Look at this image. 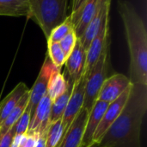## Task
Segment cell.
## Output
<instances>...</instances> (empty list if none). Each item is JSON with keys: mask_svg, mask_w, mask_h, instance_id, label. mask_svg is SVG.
Instances as JSON below:
<instances>
[{"mask_svg": "<svg viewBox=\"0 0 147 147\" xmlns=\"http://www.w3.org/2000/svg\"><path fill=\"white\" fill-rule=\"evenodd\" d=\"M146 112L147 85L132 83L121 114L97 144L103 147H141V126Z\"/></svg>", "mask_w": 147, "mask_h": 147, "instance_id": "6da1fadb", "label": "cell"}, {"mask_svg": "<svg viewBox=\"0 0 147 147\" xmlns=\"http://www.w3.org/2000/svg\"><path fill=\"white\" fill-rule=\"evenodd\" d=\"M130 55V81L147 85V30L142 17L127 0H118Z\"/></svg>", "mask_w": 147, "mask_h": 147, "instance_id": "7a4b0ae2", "label": "cell"}, {"mask_svg": "<svg viewBox=\"0 0 147 147\" xmlns=\"http://www.w3.org/2000/svg\"><path fill=\"white\" fill-rule=\"evenodd\" d=\"M71 0H29V17L41 29L47 40L52 30L70 16Z\"/></svg>", "mask_w": 147, "mask_h": 147, "instance_id": "3957f363", "label": "cell"}, {"mask_svg": "<svg viewBox=\"0 0 147 147\" xmlns=\"http://www.w3.org/2000/svg\"><path fill=\"white\" fill-rule=\"evenodd\" d=\"M109 49L110 48L101 55L86 79L83 108L89 113L96 102L102 86L108 77L107 75L109 72L110 58Z\"/></svg>", "mask_w": 147, "mask_h": 147, "instance_id": "277c9868", "label": "cell"}, {"mask_svg": "<svg viewBox=\"0 0 147 147\" xmlns=\"http://www.w3.org/2000/svg\"><path fill=\"white\" fill-rule=\"evenodd\" d=\"M110 48L109 36V22H107L96 37L93 39L89 48L86 50V61L83 72V75L86 78L101 57V55Z\"/></svg>", "mask_w": 147, "mask_h": 147, "instance_id": "5b68a950", "label": "cell"}, {"mask_svg": "<svg viewBox=\"0 0 147 147\" xmlns=\"http://www.w3.org/2000/svg\"><path fill=\"white\" fill-rule=\"evenodd\" d=\"M56 68H57L54 67V65L52 63L51 60L49 59L48 55H47L46 59L37 76V79L35 80L32 88L29 90V100H28V107H29L31 117L34 113V111L39 102L47 94L49 80L51 78L52 74Z\"/></svg>", "mask_w": 147, "mask_h": 147, "instance_id": "8992f818", "label": "cell"}, {"mask_svg": "<svg viewBox=\"0 0 147 147\" xmlns=\"http://www.w3.org/2000/svg\"><path fill=\"white\" fill-rule=\"evenodd\" d=\"M132 84L113 102L109 103L106 111L104 112L102 118L94 133L93 136V144H97L100 142L102 138L107 133L111 125L115 121V120L121 114L130 94Z\"/></svg>", "mask_w": 147, "mask_h": 147, "instance_id": "52a82bcc", "label": "cell"}, {"mask_svg": "<svg viewBox=\"0 0 147 147\" xmlns=\"http://www.w3.org/2000/svg\"><path fill=\"white\" fill-rule=\"evenodd\" d=\"M86 79L87 78L85 76L82 75L78 81L73 83L72 92L69 98L64 115L61 119L63 126V135L67 132L72 121L78 114L80 110L83 108Z\"/></svg>", "mask_w": 147, "mask_h": 147, "instance_id": "ba28073f", "label": "cell"}, {"mask_svg": "<svg viewBox=\"0 0 147 147\" xmlns=\"http://www.w3.org/2000/svg\"><path fill=\"white\" fill-rule=\"evenodd\" d=\"M132 84L129 77L123 74H115L104 81L97 101L111 103L115 101L130 85Z\"/></svg>", "mask_w": 147, "mask_h": 147, "instance_id": "9c48e42d", "label": "cell"}, {"mask_svg": "<svg viewBox=\"0 0 147 147\" xmlns=\"http://www.w3.org/2000/svg\"><path fill=\"white\" fill-rule=\"evenodd\" d=\"M52 100L47 94L39 102L34 113L30 119L27 133H34L39 136L45 134L49 126V117L52 106Z\"/></svg>", "mask_w": 147, "mask_h": 147, "instance_id": "30bf717a", "label": "cell"}, {"mask_svg": "<svg viewBox=\"0 0 147 147\" xmlns=\"http://www.w3.org/2000/svg\"><path fill=\"white\" fill-rule=\"evenodd\" d=\"M89 113L82 108L56 147H80Z\"/></svg>", "mask_w": 147, "mask_h": 147, "instance_id": "8fae6325", "label": "cell"}, {"mask_svg": "<svg viewBox=\"0 0 147 147\" xmlns=\"http://www.w3.org/2000/svg\"><path fill=\"white\" fill-rule=\"evenodd\" d=\"M100 1L101 0H86L78 11L70 16L78 39L83 36L86 28L94 18L99 8Z\"/></svg>", "mask_w": 147, "mask_h": 147, "instance_id": "7c38bea8", "label": "cell"}, {"mask_svg": "<svg viewBox=\"0 0 147 147\" xmlns=\"http://www.w3.org/2000/svg\"><path fill=\"white\" fill-rule=\"evenodd\" d=\"M85 61L86 50L82 46L79 39H78L73 50L66 58L65 62L67 76L72 82L78 81L83 75Z\"/></svg>", "mask_w": 147, "mask_h": 147, "instance_id": "4fadbf2b", "label": "cell"}, {"mask_svg": "<svg viewBox=\"0 0 147 147\" xmlns=\"http://www.w3.org/2000/svg\"><path fill=\"white\" fill-rule=\"evenodd\" d=\"M108 106H109V103H106L101 101H96L93 108L89 113L80 147H90L91 145H93L94 133Z\"/></svg>", "mask_w": 147, "mask_h": 147, "instance_id": "5bb4252c", "label": "cell"}, {"mask_svg": "<svg viewBox=\"0 0 147 147\" xmlns=\"http://www.w3.org/2000/svg\"><path fill=\"white\" fill-rule=\"evenodd\" d=\"M29 89L25 83H18L13 90L0 102V124L8 117L11 111L15 108L21 98Z\"/></svg>", "mask_w": 147, "mask_h": 147, "instance_id": "9a60e30c", "label": "cell"}, {"mask_svg": "<svg viewBox=\"0 0 147 147\" xmlns=\"http://www.w3.org/2000/svg\"><path fill=\"white\" fill-rule=\"evenodd\" d=\"M0 16L29 17V0H0Z\"/></svg>", "mask_w": 147, "mask_h": 147, "instance_id": "2e32d148", "label": "cell"}, {"mask_svg": "<svg viewBox=\"0 0 147 147\" xmlns=\"http://www.w3.org/2000/svg\"><path fill=\"white\" fill-rule=\"evenodd\" d=\"M68 84L69 80L66 78L65 75L61 73L60 69L56 68L51 75L47 90V94L52 101H53L66 91Z\"/></svg>", "mask_w": 147, "mask_h": 147, "instance_id": "e0dca14e", "label": "cell"}, {"mask_svg": "<svg viewBox=\"0 0 147 147\" xmlns=\"http://www.w3.org/2000/svg\"><path fill=\"white\" fill-rule=\"evenodd\" d=\"M68 80H69V84H68V88H67L66 91L63 94H61L59 97L55 99L52 103L51 111H50V117H49V124L61 120L63 115H64V113H65V110L66 108L69 98H70L71 94L72 92L73 83H74L69 78H68Z\"/></svg>", "mask_w": 147, "mask_h": 147, "instance_id": "ac0fdd59", "label": "cell"}, {"mask_svg": "<svg viewBox=\"0 0 147 147\" xmlns=\"http://www.w3.org/2000/svg\"><path fill=\"white\" fill-rule=\"evenodd\" d=\"M29 100V90L24 94V95L21 98L19 102L16 104L15 108L11 111V113L8 115V117L0 124V134H5L19 120L21 115L23 113L25 108L28 104Z\"/></svg>", "mask_w": 147, "mask_h": 147, "instance_id": "d6986e66", "label": "cell"}, {"mask_svg": "<svg viewBox=\"0 0 147 147\" xmlns=\"http://www.w3.org/2000/svg\"><path fill=\"white\" fill-rule=\"evenodd\" d=\"M63 135V126L61 120L51 123L48 126L46 133L45 147H56Z\"/></svg>", "mask_w": 147, "mask_h": 147, "instance_id": "ffe728a7", "label": "cell"}, {"mask_svg": "<svg viewBox=\"0 0 147 147\" xmlns=\"http://www.w3.org/2000/svg\"><path fill=\"white\" fill-rule=\"evenodd\" d=\"M73 29V24L69 16L62 23H60L52 30L47 39V42H59L70 31Z\"/></svg>", "mask_w": 147, "mask_h": 147, "instance_id": "44dd1931", "label": "cell"}, {"mask_svg": "<svg viewBox=\"0 0 147 147\" xmlns=\"http://www.w3.org/2000/svg\"><path fill=\"white\" fill-rule=\"evenodd\" d=\"M47 55L54 67L61 69L66 59L59 42H47Z\"/></svg>", "mask_w": 147, "mask_h": 147, "instance_id": "7402d4cb", "label": "cell"}, {"mask_svg": "<svg viewBox=\"0 0 147 147\" xmlns=\"http://www.w3.org/2000/svg\"><path fill=\"white\" fill-rule=\"evenodd\" d=\"M78 41V37L74 32V29L70 31L59 42V46L65 56V59L70 55V54L71 53V51L73 50L75 45H76V42Z\"/></svg>", "mask_w": 147, "mask_h": 147, "instance_id": "603a6c76", "label": "cell"}, {"mask_svg": "<svg viewBox=\"0 0 147 147\" xmlns=\"http://www.w3.org/2000/svg\"><path fill=\"white\" fill-rule=\"evenodd\" d=\"M30 119H31L30 110H29V107L27 106L23 113L21 115L19 120L15 124L16 134H25V133H27L28 129V125L30 122Z\"/></svg>", "mask_w": 147, "mask_h": 147, "instance_id": "cb8c5ba5", "label": "cell"}, {"mask_svg": "<svg viewBox=\"0 0 147 147\" xmlns=\"http://www.w3.org/2000/svg\"><path fill=\"white\" fill-rule=\"evenodd\" d=\"M39 139V135L34 133H25L20 141L18 147H35Z\"/></svg>", "mask_w": 147, "mask_h": 147, "instance_id": "d4e9b609", "label": "cell"}, {"mask_svg": "<svg viewBox=\"0 0 147 147\" xmlns=\"http://www.w3.org/2000/svg\"><path fill=\"white\" fill-rule=\"evenodd\" d=\"M16 135L15 125L3 135L0 134V147H10L13 138Z\"/></svg>", "mask_w": 147, "mask_h": 147, "instance_id": "484cf974", "label": "cell"}, {"mask_svg": "<svg viewBox=\"0 0 147 147\" xmlns=\"http://www.w3.org/2000/svg\"><path fill=\"white\" fill-rule=\"evenodd\" d=\"M86 0H71V7H70V16L76 11H78L80 7L84 3Z\"/></svg>", "mask_w": 147, "mask_h": 147, "instance_id": "4316f807", "label": "cell"}, {"mask_svg": "<svg viewBox=\"0 0 147 147\" xmlns=\"http://www.w3.org/2000/svg\"><path fill=\"white\" fill-rule=\"evenodd\" d=\"M46 133L39 136V139H38V141H37V144H36V146L35 147H45V144H46Z\"/></svg>", "mask_w": 147, "mask_h": 147, "instance_id": "83f0119b", "label": "cell"}, {"mask_svg": "<svg viewBox=\"0 0 147 147\" xmlns=\"http://www.w3.org/2000/svg\"><path fill=\"white\" fill-rule=\"evenodd\" d=\"M90 147H103V146H101L99 144H93V145H91Z\"/></svg>", "mask_w": 147, "mask_h": 147, "instance_id": "f1b7e54d", "label": "cell"}, {"mask_svg": "<svg viewBox=\"0 0 147 147\" xmlns=\"http://www.w3.org/2000/svg\"><path fill=\"white\" fill-rule=\"evenodd\" d=\"M70 7H71V5H70Z\"/></svg>", "mask_w": 147, "mask_h": 147, "instance_id": "f546056e", "label": "cell"}]
</instances>
